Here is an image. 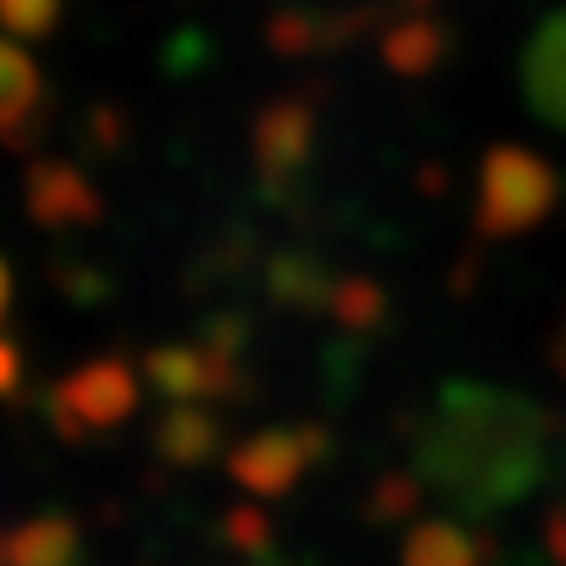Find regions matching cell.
I'll use <instances>...</instances> for the list:
<instances>
[{
	"label": "cell",
	"mask_w": 566,
	"mask_h": 566,
	"mask_svg": "<svg viewBox=\"0 0 566 566\" xmlns=\"http://www.w3.org/2000/svg\"><path fill=\"white\" fill-rule=\"evenodd\" d=\"M133 406H137V378L118 359H95L52 387V424L71 444L85 434L114 430V424L133 416Z\"/></svg>",
	"instance_id": "cell-1"
},
{
	"label": "cell",
	"mask_w": 566,
	"mask_h": 566,
	"mask_svg": "<svg viewBox=\"0 0 566 566\" xmlns=\"http://www.w3.org/2000/svg\"><path fill=\"white\" fill-rule=\"evenodd\" d=\"M524 95L543 123L566 133V14L543 20L524 52Z\"/></svg>",
	"instance_id": "cell-2"
},
{
	"label": "cell",
	"mask_w": 566,
	"mask_h": 566,
	"mask_svg": "<svg viewBox=\"0 0 566 566\" xmlns=\"http://www.w3.org/2000/svg\"><path fill=\"white\" fill-rule=\"evenodd\" d=\"M81 534L62 515L29 520L0 538V566H76Z\"/></svg>",
	"instance_id": "cell-3"
},
{
	"label": "cell",
	"mask_w": 566,
	"mask_h": 566,
	"mask_svg": "<svg viewBox=\"0 0 566 566\" xmlns=\"http://www.w3.org/2000/svg\"><path fill=\"white\" fill-rule=\"evenodd\" d=\"M303 434H260L251 444H241L232 458L237 482H245L251 491H283L303 472Z\"/></svg>",
	"instance_id": "cell-4"
},
{
	"label": "cell",
	"mask_w": 566,
	"mask_h": 566,
	"mask_svg": "<svg viewBox=\"0 0 566 566\" xmlns=\"http://www.w3.org/2000/svg\"><path fill=\"white\" fill-rule=\"evenodd\" d=\"M147 374L161 387L166 397H203V392H222V364L203 349L189 345H166L147 354Z\"/></svg>",
	"instance_id": "cell-5"
},
{
	"label": "cell",
	"mask_w": 566,
	"mask_h": 566,
	"mask_svg": "<svg viewBox=\"0 0 566 566\" xmlns=\"http://www.w3.org/2000/svg\"><path fill=\"white\" fill-rule=\"evenodd\" d=\"M218 444V424L212 416L193 411V406H175V411L156 424V449H161L170 463H203Z\"/></svg>",
	"instance_id": "cell-6"
},
{
	"label": "cell",
	"mask_w": 566,
	"mask_h": 566,
	"mask_svg": "<svg viewBox=\"0 0 566 566\" xmlns=\"http://www.w3.org/2000/svg\"><path fill=\"white\" fill-rule=\"evenodd\" d=\"M20 387V354L10 340H0V397H10Z\"/></svg>",
	"instance_id": "cell-7"
},
{
	"label": "cell",
	"mask_w": 566,
	"mask_h": 566,
	"mask_svg": "<svg viewBox=\"0 0 566 566\" xmlns=\"http://www.w3.org/2000/svg\"><path fill=\"white\" fill-rule=\"evenodd\" d=\"M6 312H10V274H6V264H0V322H6Z\"/></svg>",
	"instance_id": "cell-8"
},
{
	"label": "cell",
	"mask_w": 566,
	"mask_h": 566,
	"mask_svg": "<svg viewBox=\"0 0 566 566\" xmlns=\"http://www.w3.org/2000/svg\"><path fill=\"white\" fill-rule=\"evenodd\" d=\"M557 359H562V368H566V331H562V345H557Z\"/></svg>",
	"instance_id": "cell-9"
}]
</instances>
